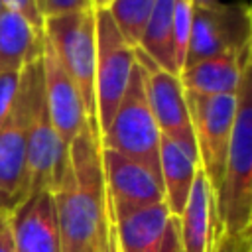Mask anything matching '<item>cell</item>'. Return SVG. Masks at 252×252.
Masks as SVG:
<instances>
[{
	"label": "cell",
	"mask_w": 252,
	"mask_h": 252,
	"mask_svg": "<svg viewBox=\"0 0 252 252\" xmlns=\"http://www.w3.org/2000/svg\"><path fill=\"white\" fill-rule=\"evenodd\" d=\"M51 193L61 252H104L110 205L96 124L89 122L69 144L65 169Z\"/></svg>",
	"instance_id": "6da1fadb"
},
{
	"label": "cell",
	"mask_w": 252,
	"mask_h": 252,
	"mask_svg": "<svg viewBox=\"0 0 252 252\" xmlns=\"http://www.w3.org/2000/svg\"><path fill=\"white\" fill-rule=\"evenodd\" d=\"M215 207L224 236L234 240L252 236V59L236 93L224 175L215 195Z\"/></svg>",
	"instance_id": "7a4b0ae2"
},
{
	"label": "cell",
	"mask_w": 252,
	"mask_h": 252,
	"mask_svg": "<svg viewBox=\"0 0 252 252\" xmlns=\"http://www.w3.org/2000/svg\"><path fill=\"white\" fill-rule=\"evenodd\" d=\"M18 100L22 106V116L26 126L30 193L43 189L53 191L65 169L69 148L61 144L47 110L41 55L30 61L20 71Z\"/></svg>",
	"instance_id": "3957f363"
},
{
	"label": "cell",
	"mask_w": 252,
	"mask_h": 252,
	"mask_svg": "<svg viewBox=\"0 0 252 252\" xmlns=\"http://www.w3.org/2000/svg\"><path fill=\"white\" fill-rule=\"evenodd\" d=\"M159 138L161 134L148 102L146 71L136 63L124 96L108 128L100 134V148L132 158L159 175Z\"/></svg>",
	"instance_id": "277c9868"
},
{
	"label": "cell",
	"mask_w": 252,
	"mask_h": 252,
	"mask_svg": "<svg viewBox=\"0 0 252 252\" xmlns=\"http://www.w3.org/2000/svg\"><path fill=\"white\" fill-rule=\"evenodd\" d=\"M43 35L53 45L63 69L75 83L89 122L96 124L94 67H96V16L94 8L43 20ZM98 128V126H96Z\"/></svg>",
	"instance_id": "5b68a950"
},
{
	"label": "cell",
	"mask_w": 252,
	"mask_h": 252,
	"mask_svg": "<svg viewBox=\"0 0 252 252\" xmlns=\"http://www.w3.org/2000/svg\"><path fill=\"white\" fill-rule=\"evenodd\" d=\"M185 100L193 126L199 163L213 193L217 195L224 175L226 150L236 112V94L209 96L185 91Z\"/></svg>",
	"instance_id": "8992f818"
},
{
	"label": "cell",
	"mask_w": 252,
	"mask_h": 252,
	"mask_svg": "<svg viewBox=\"0 0 252 252\" xmlns=\"http://www.w3.org/2000/svg\"><path fill=\"white\" fill-rule=\"evenodd\" d=\"M96 16V67H94V102L96 126L102 134L128 87L136 65L134 47L120 35L106 10H94Z\"/></svg>",
	"instance_id": "52a82bcc"
},
{
	"label": "cell",
	"mask_w": 252,
	"mask_h": 252,
	"mask_svg": "<svg viewBox=\"0 0 252 252\" xmlns=\"http://www.w3.org/2000/svg\"><path fill=\"white\" fill-rule=\"evenodd\" d=\"M252 51V8L250 4H213L193 6V28L185 65L201 59Z\"/></svg>",
	"instance_id": "ba28073f"
},
{
	"label": "cell",
	"mask_w": 252,
	"mask_h": 252,
	"mask_svg": "<svg viewBox=\"0 0 252 252\" xmlns=\"http://www.w3.org/2000/svg\"><path fill=\"white\" fill-rule=\"evenodd\" d=\"M134 57L136 63H140L146 71L148 102L156 118V124L159 128V134L197 150L193 126L187 110V100H185V89L179 81V75L159 69L138 47H134Z\"/></svg>",
	"instance_id": "9c48e42d"
},
{
	"label": "cell",
	"mask_w": 252,
	"mask_h": 252,
	"mask_svg": "<svg viewBox=\"0 0 252 252\" xmlns=\"http://www.w3.org/2000/svg\"><path fill=\"white\" fill-rule=\"evenodd\" d=\"M102 169L114 217L163 201V185L159 175H156L144 163L118 152L102 150Z\"/></svg>",
	"instance_id": "30bf717a"
},
{
	"label": "cell",
	"mask_w": 252,
	"mask_h": 252,
	"mask_svg": "<svg viewBox=\"0 0 252 252\" xmlns=\"http://www.w3.org/2000/svg\"><path fill=\"white\" fill-rule=\"evenodd\" d=\"M41 73H43L45 102L53 128L61 144L69 148L73 138L89 124V116L75 83L63 69L53 45L45 35L41 45Z\"/></svg>",
	"instance_id": "8fae6325"
},
{
	"label": "cell",
	"mask_w": 252,
	"mask_h": 252,
	"mask_svg": "<svg viewBox=\"0 0 252 252\" xmlns=\"http://www.w3.org/2000/svg\"><path fill=\"white\" fill-rule=\"evenodd\" d=\"M10 234L16 252H61L53 193H30L10 213Z\"/></svg>",
	"instance_id": "7c38bea8"
},
{
	"label": "cell",
	"mask_w": 252,
	"mask_h": 252,
	"mask_svg": "<svg viewBox=\"0 0 252 252\" xmlns=\"http://www.w3.org/2000/svg\"><path fill=\"white\" fill-rule=\"evenodd\" d=\"M30 195L28 142L22 106L16 102L0 126V211L10 215Z\"/></svg>",
	"instance_id": "4fadbf2b"
},
{
	"label": "cell",
	"mask_w": 252,
	"mask_h": 252,
	"mask_svg": "<svg viewBox=\"0 0 252 252\" xmlns=\"http://www.w3.org/2000/svg\"><path fill=\"white\" fill-rule=\"evenodd\" d=\"M177 219L183 252H211L215 238L222 234L217 219L215 193L201 167L191 185L187 203Z\"/></svg>",
	"instance_id": "5bb4252c"
},
{
	"label": "cell",
	"mask_w": 252,
	"mask_h": 252,
	"mask_svg": "<svg viewBox=\"0 0 252 252\" xmlns=\"http://www.w3.org/2000/svg\"><path fill=\"white\" fill-rule=\"evenodd\" d=\"M252 59V51L222 53L187 65L179 73V81L187 93L197 94H236L242 73Z\"/></svg>",
	"instance_id": "9a60e30c"
},
{
	"label": "cell",
	"mask_w": 252,
	"mask_h": 252,
	"mask_svg": "<svg viewBox=\"0 0 252 252\" xmlns=\"http://www.w3.org/2000/svg\"><path fill=\"white\" fill-rule=\"evenodd\" d=\"M199 167L201 163L195 148L183 146L167 136L159 138V175L163 185V201L173 217L181 215Z\"/></svg>",
	"instance_id": "2e32d148"
},
{
	"label": "cell",
	"mask_w": 252,
	"mask_h": 252,
	"mask_svg": "<svg viewBox=\"0 0 252 252\" xmlns=\"http://www.w3.org/2000/svg\"><path fill=\"white\" fill-rule=\"evenodd\" d=\"M169 217L171 213L165 201L114 217L120 252H156L165 234Z\"/></svg>",
	"instance_id": "e0dca14e"
},
{
	"label": "cell",
	"mask_w": 252,
	"mask_h": 252,
	"mask_svg": "<svg viewBox=\"0 0 252 252\" xmlns=\"http://www.w3.org/2000/svg\"><path fill=\"white\" fill-rule=\"evenodd\" d=\"M43 32L35 30L24 16L4 8L0 12V75L20 73L41 55Z\"/></svg>",
	"instance_id": "ac0fdd59"
},
{
	"label": "cell",
	"mask_w": 252,
	"mask_h": 252,
	"mask_svg": "<svg viewBox=\"0 0 252 252\" xmlns=\"http://www.w3.org/2000/svg\"><path fill=\"white\" fill-rule=\"evenodd\" d=\"M171 16H173V0H156V6L146 24L138 49H142L159 69L179 75L173 57Z\"/></svg>",
	"instance_id": "d6986e66"
},
{
	"label": "cell",
	"mask_w": 252,
	"mask_h": 252,
	"mask_svg": "<svg viewBox=\"0 0 252 252\" xmlns=\"http://www.w3.org/2000/svg\"><path fill=\"white\" fill-rule=\"evenodd\" d=\"M154 6L156 0H112L102 10L108 12L120 35L132 47H138Z\"/></svg>",
	"instance_id": "ffe728a7"
},
{
	"label": "cell",
	"mask_w": 252,
	"mask_h": 252,
	"mask_svg": "<svg viewBox=\"0 0 252 252\" xmlns=\"http://www.w3.org/2000/svg\"><path fill=\"white\" fill-rule=\"evenodd\" d=\"M193 28V4L191 0H173V16H171V39H173V57L177 73H181Z\"/></svg>",
	"instance_id": "44dd1931"
},
{
	"label": "cell",
	"mask_w": 252,
	"mask_h": 252,
	"mask_svg": "<svg viewBox=\"0 0 252 252\" xmlns=\"http://www.w3.org/2000/svg\"><path fill=\"white\" fill-rule=\"evenodd\" d=\"M35 6L39 10V16L47 20V18H55L69 12L89 10L93 8V2L91 0H35Z\"/></svg>",
	"instance_id": "7402d4cb"
},
{
	"label": "cell",
	"mask_w": 252,
	"mask_h": 252,
	"mask_svg": "<svg viewBox=\"0 0 252 252\" xmlns=\"http://www.w3.org/2000/svg\"><path fill=\"white\" fill-rule=\"evenodd\" d=\"M20 85V73H2L0 75V126L14 108L16 94Z\"/></svg>",
	"instance_id": "603a6c76"
},
{
	"label": "cell",
	"mask_w": 252,
	"mask_h": 252,
	"mask_svg": "<svg viewBox=\"0 0 252 252\" xmlns=\"http://www.w3.org/2000/svg\"><path fill=\"white\" fill-rule=\"evenodd\" d=\"M4 8L18 12L20 16H24L35 30L43 32V18L39 16V10L35 6V0H2Z\"/></svg>",
	"instance_id": "cb8c5ba5"
},
{
	"label": "cell",
	"mask_w": 252,
	"mask_h": 252,
	"mask_svg": "<svg viewBox=\"0 0 252 252\" xmlns=\"http://www.w3.org/2000/svg\"><path fill=\"white\" fill-rule=\"evenodd\" d=\"M156 252H183L181 246V234H179V219L177 217H169V222L165 226V234L158 246Z\"/></svg>",
	"instance_id": "d4e9b609"
},
{
	"label": "cell",
	"mask_w": 252,
	"mask_h": 252,
	"mask_svg": "<svg viewBox=\"0 0 252 252\" xmlns=\"http://www.w3.org/2000/svg\"><path fill=\"white\" fill-rule=\"evenodd\" d=\"M211 252H252V236L242 238V240H234L230 236L219 234L215 238Z\"/></svg>",
	"instance_id": "484cf974"
},
{
	"label": "cell",
	"mask_w": 252,
	"mask_h": 252,
	"mask_svg": "<svg viewBox=\"0 0 252 252\" xmlns=\"http://www.w3.org/2000/svg\"><path fill=\"white\" fill-rule=\"evenodd\" d=\"M110 205V201H108ZM104 252H120L118 246V236H116V224H114V215L112 209L108 211V234H106V244H104Z\"/></svg>",
	"instance_id": "4316f807"
},
{
	"label": "cell",
	"mask_w": 252,
	"mask_h": 252,
	"mask_svg": "<svg viewBox=\"0 0 252 252\" xmlns=\"http://www.w3.org/2000/svg\"><path fill=\"white\" fill-rule=\"evenodd\" d=\"M0 252H16V250H14V242H12L10 228L0 236Z\"/></svg>",
	"instance_id": "83f0119b"
},
{
	"label": "cell",
	"mask_w": 252,
	"mask_h": 252,
	"mask_svg": "<svg viewBox=\"0 0 252 252\" xmlns=\"http://www.w3.org/2000/svg\"><path fill=\"white\" fill-rule=\"evenodd\" d=\"M8 228H10V215H6V213L0 211V236H2Z\"/></svg>",
	"instance_id": "f1b7e54d"
},
{
	"label": "cell",
	"mask_w": 252,
	"mask_h": 252,
	"mask_svg": "<svg viewBox=\"0 0 252 252\" xmlns=\"http://www.w3.org/2000/svg\"><path fill=\"white\" fill-rule=\"evenodd\" d=\"M219 0H191V4L193 6H197V8H203V6H213V4H217Z\"/></svg>",
	"instance_id": "f546056e"
},
{
	"label": "cell",
	"mask_w": 252,
	"mask_h": 252,
	"mask_svg": "<svg viewBox=\"0 0 252 252\" xmlns=\"http://www.w3.org/2000/svg\"><path fill=\"white\" fill-rule=\"evenodd\" d=\"M91 2H93V8H94V10H102V8H106L112 0H91Z\"/></svg>",
	"instance_id": "4dcf8cb0"
},
{
	"label": "cell",
	"mask_w": 252,
	"mask_h": 252,
	"mask_svg": "<svg viewBox=\"0 0 252 252\" xmlns=\"http://www.w3.org/2000/svg\"><path fill=\"white\" fill-rule=\"evenodd\" d=\"M2 10H4V4H2V0H0V12H2Z\"/></svg>",
	"instance_id": "1f68e13d"
},
{
	"label": "cell",
	"mask_w": 252,
	"mask_h": 252,
	"mask_svg": "<svg viewBox=\"0 0 252 252\" xmlns=\"http://www.w3.org/2000/svg\"><path fill=\"white\" fill-rule=\"evenodd\" d=\"M250 8H252V6H250Z\"/></svg>",
	"instance_id": "d6a6232c"
}]
</instances>
